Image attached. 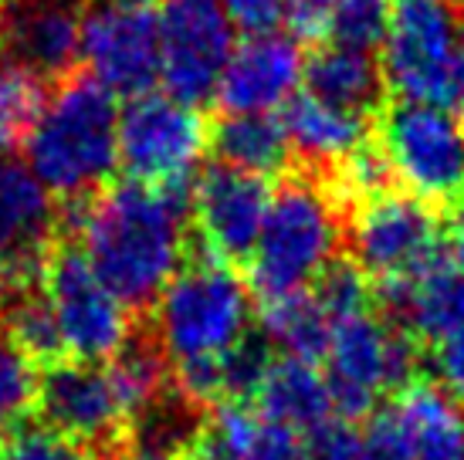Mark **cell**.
<instances>
[{
  "mask_svg": "<svg viewBox=\"0 0 464 460\" xmlns=\"http://www.w3.org/2000/svg\"><path fill=\"white\" fill-rule=\"evenodd\" d=\"M380 75L383 72L370 58V52H356L346 44H329L305 64L309 95L339 105V109H353V112H366L376 102Z\"/></svg>",
  "mask_w": 464,
  "mask_h": 460,
  "instance_id": "cell-22",
  "label": "cell"
},
{
  "mask_svg": "<svg viewBox=\"0 0 464 460\" xmlns=\"http://www.w3.org/2000/svg\"><path fill=\"white\" fill-rule=\"evenodd\" d=\"M218 159L224 167L251 173V177H268L288 163V136L275 115H227L214 132Z\"/></svg>",
  "mask_w": 464,
  "mask_h": 460,
  "instance_id": "cell-23",
  "label": "cell"
},
{
  "mask_svg": "<svg viewBox=\"0 0 464 460\" xmlns=\"http://www.w3.org/2000/svg\"><path fill=\"white\" fill-rule=\"evenodd\" d=\"M305 460H366L362 457V436L349 426L325 423L305 444Z\"/></svg>",
  "mask_w": 464,
  "mask_h": 460,
  "instance_id": "cell-33",
  "label": "cell"
},
{
  "mask_svg": "<svg viewBox=\"0 0 464 460\" xmlns=\"http://www.w3.org/2000/svg\"><path fill=\"white\" fill-rule=\"evenodd\" d=\"M335 0H285V24L292 38H323L333 27Z\"/></svg>",
  "mask_w": 464,
  "mask_h": 460,
  "instance_id": "cell-34",
  "label": "cell"
},
{
  "mask_svg": "<svg viewBox=\"0 0 464 460\" xmlns=\"http://www.w3.org/2000/svg\"><path fill=\"white\" fill-rule=\"evenodd\" d=\"M4 58L31 72L62 75L82 52V7L75 0H14L0 14Z\"/></svg>",
  "mask_w": 464,
  "mask_h": 460,
  "instance_id": "cell-17",
  "label": "cell"
},
{
  "mask_svg": "<svg viewBox=\"0 0 464 460\" xmlns=\"http://www.w3.org/2000/svg\"><path fill=\"white\" fill-rule=\"evenodd\" d=\"M282 126L292 153L312 167H346L366 149V115L329 105L315 95H295L285 105Z\"/></svg>",
  "mask_w": 464,
  "mask_h": 460,
  "instance_id": "cell-20",
  "label": "cell"
},
{
  "mask_svg": "<svg viewBox=\"0 0 464 460\" xmlns=\"http://www.w3.org/2000/svg\"><path fill=\"white\" fill-rule=\"evenodd\" d=\"M261 321L268 339L285 356L309 359L315 362L325 356L329 345V315L323 305L315 302V294L295 292V294H278V298H265L261 302Z\"/></svg>",
  "mask_w": 464,
  "mask_h": 460,
  "instance_id": "cell-25",
  "label": "cell"
},
{
  "mask_svg": "<svg viewBox=\"0 0 464 460\" xmlns=\"http://www.w3.org/2000/svg\"><path fill=\"white\" fill-rule=\"evenodd\" d=\"M251 294L224 261L183 268L156 298V342L173 366L220 362L247 342Z\"/></svg>",
  "mask_w": 464,
  "mask_h": 460,
  "instance_id": "cell-3",
  "label": "cell"
},
{
  "mask_svg": "<svg viewBox=\"0 0 464 460\" xmlns=\"http://www.w3.org/2000/svg\"><path fill=\"white\" fill-rule=\"evenodd\" d=\"M454 264H458V271L464 274V217L458 220V227H454Z\"/></svg>",
  "mask_w": 464,
  "mask_h": 460,
  "instance_id": "cell-40",
  "label": "cell"
},
{
  "mask_svg": "<svg viewBox=\"0 0 464 460\" xmlns=\"http://www.w3.org/2000/svg\"><path fill=\"white\" fill-rule=\"evenodd\" d=\"M7 339H11L27 359H48L62 352V339H58V325H54L52 305L44 294L21 292L7 308Z\"/></svg>",
  "mask_w": 464,
  "mask_h": 460,
  "instance_id": "cell-27",
  "label": "cell"
},
{
  "mask_svg": "<svg viewBox=\"0 0 464 460\" xmlns=\"http://www.w3.org/2000/svg\"><path fill=\"white\" fill-rule=\"evenodd\" d=\"M434 369H438L440 386L454 399H464V329L454 332L451 339L438 342V349H434Z\"/></svg>",
  "mask_w": 464,
  "mask_h": 460,
  "instance_id": "cell-37",
  "label": "cell"
},
{
  "mask_svg": "<svg viewBox=\"0 0 464 460\" xmlns=\"http://www.w3.org/2000/svg\"><path fill=\"white\" fill-rule=\"evenodd\" d=\"M89 78L112 95L140 99L160 78V21L150 0H92L82 11Z\"/></svg>",
  "mask_w": 464,
  "mask_h": 460,
  "instance_id": "cell-8",
  "label": "cell"
},
{
  "mask_svg": "<svg viewBox=\"0 0 464 460\" xmlns=\"http://www.w3.org/2000/svg\"><path fill=\"white\" fill-rule=\"evenodd\" d=\"M451 99L458 102V109H461V119H464V21H461V34H458V54H454Z\"/></svg>",
  "mask_w": 464,
  "mask_h": 460,
  "instance_id": "cell-39",
  "label": "cell"
},
{
  "mask_svg": "<svg viewBox=\"0 0 464 460\" xmlns=\"http://www.w3.org/2000/svg\"><path fill=\"white\" fill-rule=\"evenodd\" d=\"M109 369L116 376L119 393L132 417L156 407V399L163 393V379H167L160 352L146 349V345H126L116 359H109Z\"/></svg>",
  "mask_w": 464,
  "mask_h": 460,
  "instance_id": "cell-28",
  "label": "cell"
},
{
  "mask_svg": "<svg viewBox=\"0 0 464 460\" xmlns=\"http://www.w3.org/2000/svg\"><path fill=\"white\" fill-rule=\"evenodd\" d=\"M207 149V126L197 105L173 95H140L119 112V163L136 183L177 190Z\"/></svg>",
  "mask_w": 464,
  "mask_h": 460,
  "instance_id": "cell-9",
  "label": "cell"
},
{
  "mask_svg": "<svg viewBox=\"0 0 464 460\" xmlns=\"http://www.w3.org/2000/svg\"><path fill=\"white\" fill-rule=\"evenodd\" d=\"M82 254L126 305H150L183 271L187 204L177 190L119 183L78 220Z\"/></svg>",
  "mask_w": 464,
  "mask_h": 460,
  "instance_id": "cell-1",
  "label": "cell"
},
{
  "mask_svg": "<svg viewBox=\"0 0 464 460\" xmlns=\"http://www.w3.org/2000/svg\"><path fill=\"white\" fill-rule=\"evenodd\" d=\"M390 14H393V0H335L329 34L335 38V44L373 52L387 41Z\"/></svg>",
  "mask_w": 464,
  "mask_h": 460,
  "instance_id": "cell-29",
  "label": "cell"
},
{
  "mask_svg": "<svg viewBox=\"0 0 464 460\" xmlns=\"http://www.w3.org/2000/svg\"><path fill=\"white\" fill-rule=\"evenodd\" d=\"M27 167L52 196H89L119 167V109L112 91L72 78L44 102L24 142Z\"/></svg>",
  "mask_w": 464,
  "mask_h": 460,
  "instance_id": "cell-2",
  "label": "cell"
},
{
  "mask_svg": "<svg viewBox=\"0 0 464 460\" xmlns=\"http://www.w3.org/2000/svg\"><path fill=\"white\" fill-rule=\"evenodd\" d=\"M0 460H89L85 447L52 426H21L0 447Z\"/></svg>",
  "mask_w": 464,
  "mask_h": 460,
  "instance_id": "cell-31",
  "label": "cell"
},
{
  "mask_svg": "<svg viewBox=\"0 0 464 460\" xmlns=\"http://www.w3.org/2000/svg\"><path fill=\"white\" fill-rule=\"evenodd\" d=\"M380 156L420 204L464 200V119L440 102H400L383 115Z\"/></svg>",
  "mask_w": 464,
  "mask_h": 460,
  "instance_id": "cell-5",
  "label": "cell"
},
{
  "mask_svg": "<svg viewBox=\"0 0 464 460\" xmlns=\"http://www.w3.org/2000/svg\"><path fill=\"white\" fill-rule=\"evenodd\" d=\"M298 81H305V62L295 38L247 34L220 75L218 102L227 115H271L295 99Z\"/></svg>",
  "mask_w": 464,
  "mask_h": 460,
  "instance_id": "cell-16",
  "label": "cell"
},
{
  "mask_svg": "<svg viewBox=\"0 0 464 460\" xmlns=\"http://www.w3.org/2000/svg\"><path fill=\"white\" fill-rule=\"evenodd\" d=\"M325 379L333 389L335 413L362 417L383 393L403 386L413 376L411 339L370 311H356L329 325L325 345Z\"/></svg>",
  "mask_w": 464,
  "mask_h": 460,
  "instance_id": "cell-6",
  "label": "cell"
},
{
  "mask_svg": "<svg viewBox=\"0 0 464 460\" xmlns=\"http://www.w3.org/2000/svg\"><path fill=\"white\" fill-rule=\"evenodd\" d=\"M44 298L52 305L62 352L75 362H109L130 342V305L95 274L82 251L48 264Z\"/></svg>",
  "mask_w": 464,
  "mask_h": 460,
  "instance_id": "cell-11",
  "label": "cell"
},
{
  "mask_svg": "<svg viewBox=\"0 0 464 460\" xmlns=\"http://www.w3.org/2000/svg\"><path fill=\"white\" fill-rule=\"evenodd\" d=\"M343 224L333 196L309 179H292L271 193L258 247L251 254V282L261 302L309 292L335 264Z\"/></svg>",
  "mask_w": 464,
  "mask_h": 460,
  "instance_id": "cell-4",
  "label": "cell"
},
{
  "mask_svg": "<svg viewBox=\"0 0 464 460\" xmlns=\"http://www.w3.org/2000/svg\"><path fill=\"white\" fill-rule=\"evenodd\" d=\"M224 11L247 34H268L282 24L285 0H224Z\"/></svg>",
  "mask_w": 464,
  "mask_h": 460,
  "instance_id": "cell-35",
  "label": "cell"
},
{
  "mask_svg": "<svg viewBox=\"0 0 464 460\" xmlns=\"http://www.w3.org/2000/svg\"><path fill=\"white\" fill-rule=\"evenodd\" d=\"M400 460H464V409L434 383L400 389L397 403L376 417Z\"/></svg>",
  "mask_w": 464,
  "mask_h": 460,
  "instance_id": "cell-18",
  "label": "cell"
},
{
  "mask_svg": "<svg viewBox=\"0 0 464 460\" xmlns=\"http://www.w3.org/2000/svg\"><path fill=\"white\" fill-rule=\"evenodd\" d=\"M156 21L167 95L190 105L218 95L220 75L237 48L224 0H160Z\"/></svg>",
  "mask_w": 464,
  "mask_h": 460,
  "instance_id": "cell-7",
  "label": "cell"
},
{
  "mask_svg": "<svg viewBox=\"0 0 464 460\" xmlns=\"http://www.w3.org/2000/svg\"><path fill=\"white\" fill-rule=\"evenodd\" d=\"M255 397H258V413L265 420L278 423L295 436L323 430L335 413L329 379L309 359H271Z\"/></svg>",
  "mask_w": 464,
  "mask_h": 460,
  "instance_id": "cell-19",
  "label": "cell"
},
{
  "mask_svg": "<svg viewBox=\"0 0 464 460\" xmlns=\"http://www.w3.org/2000/svg\"><path fill=\"white\" fill-rule=\"evenodd\" d=\"M315 302L323 305L329 321L366 311L370 292H366V274L353 264H333L315 284Z\"/></svg>",
  "mask_w": 464,
  "mask_h": 460,
  "instance_id": "cell-32",
  "label": "cell"
},
{
  "mask_svg": "<svg viewBox=\"0 0 464 460\" xmlns=\"http://www.w3.org/2000/svg\"><path fill=\"white\" fill-rule=\"evenodd\" d=\"M458 34L461 24L451 0H393L383 78L403 102H440L451 95Z\"/></svg>",
  "mask_w": 464,
  "mask_h": 460,
  "instance_id": "cell-10",
  "label": "cell"
},
{
  "mask_svg": "<svg viewBox=\"0 0 464 460\" xmlns=\"http://www.w3.org/2000/svg\"><path fill=\"white\" fill-rule=\"evenodd\" d=\"M38 407L44 423L78 444L105 440L132 420L109 362H65L38 383Z\"/></svg>",
  "mask_w": 464,
  "mask_h": 460,
  "instance_id": "cell-15",
  "label": "cell"
},
{
  "mask_svg": "<svg viewBox=\"0 0 464 460\" xmlns=\"http://www.w3.org/2000/svg\"><path fill=\"white\" fill-rule=\"evenodd\" d=\"M387 292L413 332L444 342L464 329V274L448 257H438L411 282H400Z\"/></svg>",
  "mask_w": 464,
  "mask_h": 460,
  "instance_id": "cell-21",
  "label": "cell"
},
{
  "mask_svg": "<svg viewBox=\"0 0 464 460\" xmlns=\"http://www.w3.org/2000/svg\"><path fill=\"white\" fill-rule=\"evenodd\" d=\"M34 399H38V379L31 359L7 335H0V434L17 426Z\"/></svg>",
  "mask_w": 464,
  "mask_h": 460,
  "instance_id": "cell-30",
  "label": "cell"
},
{
  "mask_svg": "<svg viewBox=\"0 0 464 460\" xmlns=\"http://www.w3.org/2000/svg\"><path fill=\"white\" fill-rule=\"evenodd\" d=\"M390 177V169H387V159L380 153H366L362 149L360 156H353L346 167H343V183H349V190H356L362 193L366 200L370 196H380V193H387L383 190V183Z\"/></svg>",
  "mask_w": 464,
  "mask_h": 460,
  "instance_id": "cell-36",
  "label": "cell"
},
{
  "mask_svg": "<svg viewBox=\"0 0 464 460\" xmlns=\"http://www.w3.org/2000/svg\"><path fill=\"white\" fill-rule=\"evenodd\" d=\"M122 460H177V454L167 436H146Z\"/></svg>",
  "mask_w": 464,
  "mask_h": 460,
  "instance_id": "cell-38",
  "label": "cell"
},
{
  "mask_svg": "<svg viewBox=\"0 0 464 460\" xmlns=\"http://www.w3.org/2000/svg\"><path fill=\"white\" fill-rule=\"evenodd\" d=\"M44 102L48 95L38 72L11 58H0V149L27 142Z\"/></svg>",
  "mask_w": 464,
  "mask_h": 460,
  "instance_id": "cell-26",
  "label": "cell"
},
{
  "mask_svg": "<svg viewBox=\"0 0 464 460\" xmlns=\"http://www.w3.org/2000/svg\"><path fill=\"white\" fill-rule=\"evenodd\" d=\"M356 268L373 274L387 288L411 282L440 257L438 220L420 200L380 193L360 206L349 230Z\"/></svg>",
  "mask_w": 464,
  "mask_h": 460,
  "instance_id": "cell-12",
  "label": "cell"
},
{
  "mask_svg": "<svg viewBox=\"0 0 464 460\" xmlns=\"http://www.w3.org/2000/svg\"><path fill=\"white\" fill-rule=\"evenodd\" d=\"M54 196L24 159L0 153V278L27 288L48 261Z\"/></svg>",
  "mask_w": 464,
  "mask_h": 460,
  "instance_id": "cell-14",
  "label": "cell"
},
{
  "mask_svg": "<svg viewBox=\"0 0 464 460\" xmlns=\"http://www.w3.org/2000/svg\"><path fill=\"white\" fill-rule=\"evenodd\" d=\"M268 206L271 193L265 179L224 167V163L204 169L190 196L197 234L220 261L255 254Z\"/></svg>",
  "mask_w": 464,
  "mask_h": 460,
  "instance_id": "cell-13",
  "label": "cell"
},
{
  "mask_svg": "<svg viewBox=\"0 0 464 460\" xmlns=\"http://www.w3.org/2000/svg\"><path fill=\"white\" fill-rule=\"evenodd\" d=\"M207 436L237 460H305V447L295 434L241 403H224Z\"/></svg>",
  "mask_w": 464,
  "mask_h": 460,
  "instance_id": "cell-24",
  "label": "cell"
}]
</instances>
